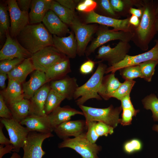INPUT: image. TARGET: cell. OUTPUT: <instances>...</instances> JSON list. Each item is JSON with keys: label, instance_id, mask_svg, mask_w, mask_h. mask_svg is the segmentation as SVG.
<instances>
[{"label": "cell", "instance_id": "cell-1", "mask_svg": "<svg viewBox=\"0 0 158 158\" xmlns=\"http://www.w3.org/2000/svg\"><path fill=\"white\" fill-rule=\"evenodd\" d=\"M158 2L153 0H142L141 6L143 14L139 25L135 27L132 39L134 44L143 51L147 50L150 42L157 33L156 23V8Z\"/></svg>", "mask_w": 158, "mask_h": 158}, {"label": "cell", "instance_id": "cell-2", "mask_svg": "<svg viewBox=\"0 0 158 158\" xmlns=\"http://www.w3.org/2000/svg\"><path fill=\"white\" fill-rule=\"evenodd\" d=\"M15 38L32 54L46 47L53 46L52 35L42 23L27 25Z\"/></svg>", "mask_w": 158, "mask_h": 158}, {"label": "cell", "instance_id": "cell-3", "mask_svg": "<svg viewBox=\"0 0 158 158\" xmlns=\"http://www.w3.org/2000/svg\"><path fill=\"white\" fill-rule=\"evenodd\" d=\"M107 65L100 62L97 69L89 79L84 84L79 86L76 90L73 99L78 105H83L88 100L95 99L101 100L102 97L98 94L104 75L105 73Z\"/></svg>", "mask_w": 158, "mask_h": 158}, {"label": "cell", "instance_id": "cell-4", "mask_svg": "<svg viewBox=\"0 0 158 158\" xmlns=\"http://www.w3.org/2000/svg\"><path fill=\"white\" fill-rule=\"evenodd\" d=\"M85 118L86 125L91 121L101 122L114 128L119 123V115L122 110L121 106L114 107L112 105L105 108L78 106Z\"/></svg>", "mask_w": 158, "mask_h": 158}, {"label": "cell", "instance_id": "cell-5", "mask_svg": "<svg viewBox=\"0 0 158 158\" xmlns=\"http://www.w3.org/2000/svg\"><path fill=\"white\" fill-rule=\"evenodd\" d=\"M86 132L73 138H68L63 140L58 144V147L71 148L82 158H99L98 155L102 150V147L89 141L86 138Z\"/></svg>", "mask_w": 158, "mask_h": 158}, {"label": "cell", "instance_id": "cell-6", "mask_svg": "<svg viewBox=\"0 0 158 158\" xmlns=\"http://www.w3.org/2000/svg\"><path fill=\"white\" fill-rule=\"evenodd\" d=\"M108 27L102 25L97 30V37L92 41L85 51L87 56H89L99 47L111 41L119 40L129 42L134 35L133 32L116 30L109 29Z\"/></svg>", "mask_w": 158, "mask_h": 158}, {"label": "cell", "instance_id": "cell-7", "mask_svg": "<svg viewBox=\"0 0 158 158\" xmlns=\"http://www.w3.org/2000/svg\"><path fill=\"white\" fill-rule=\"evenodd\" d=\"M66 56L53 46L44 48L32 54L31 59L35 70L44 73Z\"/></svg>", "mask_w": 158, "mask_h": 158}, {"label": "cell", "instance_id": "cell-8", "mask_svg": "<svg viewBox=\"0 0 158 158\" xmlns=\"http://www.w3.org/2000/svg\"><path fill=\"white\" fill-rule=\"evenodd\" d=\"M53 136L51 133L30 131L22 147L24 151L22 158H42L45 154L42 148L43 142Z\"/></svg>", "mask_w": 158, "mask_h": 158}, {"label": "cell", "instance_id": "cell-9", "mask_svg": "<svg viewBox=\"0 0 158 158\" xmlns=\"http://www.w3.org/2000/svg\"><path fill=\"white\" fill-rule=\"evenodd\" d=\"M131 47L129 42L121 41H119L113 48L109 45L102 46L99 49L96 58L102 61H107L108 65L111 66L123 60Z\"/></svg>", "mask_w": 158, "mask_h": 158}, {"label": "cell", "instance_id": "cell-10", "mask_svg": "<svg viewBox=\"0 0 158 158\" xmlns=\"http://www.w3.org/2000/svg\"><path fill=\"white\" fill-rule=\"evenodd\" d=\"M0 122L5 127L8 134L10 140L13 147L12 151L18 152L22 148L29 130L22 126L20 122L14 119L1 118Z\"/></svg>", "mask_w": 158, "mask_h": 158}, {"label": "cell", "instance_id": "cell-11", "mask_svg": "<svg viewBox=\"0 0 158 158\" xmlns=\"http://www.w3.org/2000/svg\"><path fill=\"white\" fill-rule=\"evenodd\" d=\"M155 44L150 50L135 56L128 54L122 61L107 67L105 74L115 73L117 70L124 67L139 65L145 62L153 60L158 62V39L154 40Z\"/></svg>", "mask_w": 158, "mask_h": 158}, {"label": "cell", "instance_id": "cell-12", "mask_svg": "<svg viewBox=\"0 0 158 158\" xmlns=\"http://www.w3.org/2000/svg\"><path fill=\"white\" fill-rule=\"evenodd\" d=\"M10 20L9 34L15 38L20 31L30 24L28 13L21 11L18 8L16 0L6 1Z\"/></svg>", "mask_w": 158, "mask_h": 158}, {"label": "cell", "instance_id": "cell-13", "mask_svg": "<svg viewBox=\"0 0 158 158\" xmlns=\"http://www.w3.org/2000/svg\"><path fill=\"white\" fill-rule=\"evenodd\" d=\"M71 26L74 32L77 42V54L80 56L84 55L87 45L97 30V26L83 23L76 17Z\"/></svg>", "mask_w": 158, "mask_h": 158}, {"label": "cell", "instance_id": "cell-14", "mask_svg": "<svg viewBox=\"0 0 158 158\" xmlns=\"http://www.w3.org/2000/svg\"><path fill=\"white\" fill-rule=\"evenodd\" d=\"M129 17L123 19H117L98 14L93 11L88 13L85 20L87 23H97L112 27L116 30L133 32L134 27L129 23Z\"/></svg>", "mask_w": 158, "mask_h": 158}, {"label": "cell", "instance_id": "cell-15", "mask_svg": "<svg viewBox=\"0 0 158 158\" xmlns=\"http://www.w3.org/2000/svg\"><path fill=\"white\" fill-rule=\"evenodd\" d=\"M6 40L0 51V60L16 58H31L32 54L24 48L9 32L6 34Z\"/></svg>", "mask_w": 158, "mask_h": 158}, {"label": "cell", "instance_id": "cell-16", "mask_svg": "<svg viewBox=\"0 0 158 158\" xmlns=\"http://www.w3.org/2000/svg\"><path fill=\"white\" fill-rule=\"evenodd\" d=\"M87 130L85 120H69L64 122L56 127L54 131L63 140L70 137H77Z\"/></svg>", "mask_w": 158, "mask_h": 158}, {"label": "cell", "instance_id": "cell-17", "mask_svg": "<svg viewBox=\"0 0 158 158\" xmlns=\"http://www.w3.org/2000/svg\"><path fill=\"white\" fill-rule=\"evenodd\" d=\"M51 89L71 100L73 99L74 94L79 86L77 79L68 75L60 80L49 82Z\"/></svg>", "mask_w": 158, "mask_h": 158}, {"label": "cell", "instance_id": "cell-18", "mask_svg": "<svg viewBox=\"0 0 158 158\" xmlns=\"http://www.w3.org/2000/svg\"><path fill=\"white\" fill-rule=\"evenodd\" d=\"M67 37L53 36V46L69 58H75L77 54V44L73 34L71 32Z\"/></svg>", "mask_w": 158, "mask_h": 158}, {"label": "cell", "instance_id": "cell-19", "mask_svg": "<svg viewBox=\"0 0 158 158\" xmlns=\"http://www.w3.org/2000/svg\"><path fill=\"white\" fill-rule=\"evenodd\" d=\"M51 89L49 83L38 90L29 100L30 102V115L42 116L47 115L44 113L45 102Z\"/></svg>", "mask_w": 158, "mask_h": 158}, {"label": "cell", "instance_id": "cell-20", "mask_svg": "<svg viewBox=\"0 0 158 158\" xmlns=\"http://www.w3.org/2000/svg\"><path fill=\"white\" fill-rule=\"evenodd\" d=\"M42 22L49 32L53 35L62 37L67 33H70L67 25L51 10L47 13Z\"/></svg>", "mask_w": 158, "mask_h": 158}, {"label": "cell", "instance_id": "cell-21", "mask_svg": "<svg viewBox=\"0 0 158 158\" xmlns=\"http://www.w3.org/2000/svg\"><path fill=\"white\" fill-rule=\"evenodd\" d=\"M20 123L25 125L30 131L42 133H51L54 131L47 115L42 116H29Z\"/></svg>", "mask_w": 158, "mask_h": 158}, {"label": "cell", "instance_id": "cell-22", "mask_svg": "<svg viewBox=\"0 0 158 158\" xmlns=\"http://www.w3.org/2000/svg\"><path fill=\"white\" fill-rule=\"evenodd\" d=\"M53 0H32L28 13L29 24L41 23L48 11L50 9Z\"/></svg>", "mask_w": 158, "mask_h": 158}, {"label": "cell", "instance_id": "cell-23", "mask_svg": "<svg viewBox=\"0 0 158 158\" xmlns=\"http://www.w3.org/2000/svg\"><path fill=\"white\" fill-rule=\"evenodd\" d=\"M46 83L45 73L35 70L29 80L22 84L24 98L30 100L35 93Z\"/></svg>", "mask_w": 158, "mask_h": 158}, {"label": "cell", "instance_id": "cell-24", "mask_svg": "<svg viewBox=\"0 0 158 158\" xmlns=\"http://www.w3.org/2000/svg\"><path fill=\"white\" fill-rule=\"evenodd\" d=\"M78 114L83 116L82 111L78 110L69 106H66L58 107L47 116L54 129L61 123L70 120L72 116Z\"/></svg>", "mask_w": 158, "mask_h": 158}, {"label": "cell", "instance_id": "cell-25", "mask_svg": "<svg viewBox=\"0 0 158 158\" xmlns=\"http://www.w3.org/2000/svg\"><path fill=\"white\" fill-rule=\"evenodd\" d=\"M71 72L69 58L66 56L55 63L45 72L47 83L62 79Z\"/></svg>", "mask_w": 158, "mask_h": 158}, {"label": "cell", "instance_id": "cell-26", "mask_svg": "<svg viewBox=\"0 0 158 158\" xmlns=\"http://www.w3.org/2000/svg\"><path fill=\"white\" fill-rule=\"evenodd\" d=\"M0 93L7 106L24 98L22 84L13 79H8L7 87Z\"/></svg>", "mask_w": 158, "mask_h": 158}, {"label": "cell", "instance_id": "cell-27", "mask_svg": "<svg viewBox=\"0 0 158 158\" xmlns=\"http://www.w3.org/2000/svg\"><path fill=\"white\" fill-rule=\"evenodd\" d=\"M35 70L31 58L26 59L8 73V78L22 84L25 82L28 75Z\"/></svg>", "mask_w": 158, "mask_h": 158}, {"label": "cell", "instance_id": "cell-28", "mask_svg": "<svg viewBox=\"0 0 158 158\" xmlns=\"http://www.w3.org/2000/svg\"><path fill=\"white\" fill-rule=\"evenodd\" d=\"M118 79L115 77V73L104 76L98 91V94L102 99L109 100L111 95L121 84Z\"/></svg>", "mask_w": 158, "mask_h": 158}, {"label": "cell", "instance_id": "cell-29", "mask_svg": "<svg viewBox=\"0 0 158 158\" xmlns=\"http://www.w3.org/2000/svg\"><path fill=\"white\" fill-rule=\"evenodd\" d=\"M142 0H110L111 6L113 10L120 17H129L130 9L134 6L138 8L141 6Z\"/></svg>", "mask_w": 158, "mask_h": 158}, {"label": "cell", "instance_id": "cell-30", "mask_svg": "<svg viewBox=\"0 0 158 158\" xmlns=\"http://www.w3.org/2000/svg\"><path fill=\"white\" fill-rule=\"evenodd\" d=\"M8 106L13 118L18 122L30 115V102L29 99L23 98Z\"/></svg>", "mask_w": 158, "mask_h": 158}, {"label": "cell", "instance_id": "cell-31", "mask_svg": "<svg viewBox=\"0 0 158 158\" xmlns=\"http://www.w3.org/2000/svg\"><path fill=\"white\" fill-rule=\"evenodd\" d=\"M50 10L66 25H71L75 18L74 11L61 5L56 0H53Z\"/></svg>", "mask_w": 158, "mask_h": 158}, {"label": "cell", "instance_id": "cell-32", "mask_svg": "<svg viewBox=\"0 0 158 158\" xmlns=\"http://www.w3.org/2000/svg\"><path fill=\"white\" fill-rule=\"evenodd\" d=\"M65 97L51 89L47 96L44 108L45 114L48 115L58 107Z\"/></svg>", "mask_w": 158, "mask_h": 158}, {"label": "cell", "instance_id": "cell-33", "mask_svg": "<svg viewBox=\"0 0 158 158\" xmlns=\"http://www.w3.org/2000/svg\"><path fill=\"white\" fill-rule=\"evenodd\" d=\"M6 3L0 4V39L2 41L7 32H9L10 20Z\"/></svg>", "mask_w": 158, "mask_h": 158}, {"label": "cell", "instance_id": "cell-34", "mask_svg": "<svg viewBox=\"0 0 158 158\" xmlns=\"http://www.w3.org/2000/svg\"><path fill=\"white\" fill-rule=\"evenodd\" d=\"M142 102L145 109L151 111L154 121H158V98L154 94H151L142 99Z\"/></svg>", "mask_w": 158, "mask_h": 158}, {"label": "cell", "instance_id": "cell-35", "mask_svg": "<svg viewBox=\"0 0 158 158\" xmlns=\"http://www.w3.org/2000/svg\"><path fill=\"white\" fill-rule=\"evenodd\" d=\"M119 71L120 75L125 80H132L138 77L143 78L139 65L126 67Z\"/></svg>", "mask_w": 158, "mask_h": 158}, {"label": "cell", "instance_id": "cell-36", "mask_svg": "<svg viewBox=\"0 0 158 158\" xmlns=\"http://www.w3.org/2000/svg\"><path fill=\"white\" fill-rule=\"evenodd\" d=\"M135 82L132 80H126L111 95L110 97H114L121 100L124 97L130 94Z\"/></svg>", "mask_w": 158, "mask_h": 158}, {"label": "cell", "instance_id": "cell-37", "mask_svg": "<svg viewBox=\"0 0 158 158\" xmlns=\"http://www.w3.org/2000/svg\"><path fill=\"white\" fill-rule=\"evenodd\" d=\"M158 62L156 61L150 60L139 64L142 73L143 78L147 82H150L154 75L156 66Z\"/></svg>", "mask_w": 158, "mask_h": 158}, {"label": "cell", "instance_id": "cell-38", "mask_svg": "<svg viewBox=\"0 0 158 158\" xmlns=\"http://www.w3.org/2000/svg\"><path fill=\"white\" fill-rule=\"evenodd\" d=\"M25 59L23 58H16L0 61V73L8 74L15 67L21 63Z\"/></svg>", "mask_w": 158, "mask_h": 158}, {"label": "cell", "instance_id": "cell-39", "mask_svg": "<svg viewBox=\"0 0 158 158\" xmlns=\"http://www.w3.org/2000/svg\"><path fill=\"white\" fill-rule=\"evenodd\" d=\"M98 4L99 8L104 14V16L117 19L121 17L113 10L109 0H99Z\"/></svg>", "mask_w": 158, "mask_h": 158}, {"label": "cell", "instance_id": "cell-40", "mask_svg": "<svg viewBox=\"0 0 158 158\" xmlns=\"http://www.w3.org/2000/svg\"><path fill=\"white\" fill-rule=\"evenodd\" d=\"M142 147L141 142L139 140L134 139L126 142L123 146L124 151L128 154L141 150Z\"/></svg>", "mask_w": 158, "mask_h": 158}, {"label": "cell", "instance_id": "cell-41", "mask_svg": "<svg viewBox=\"0 0 158 158\" xmlns=\"http://www.w3.org/2000/svg\"><path fill=\"white\" fill-rule=\"evenodd\" d=\"M96 133L99 137L107 136L114 133V128L112 127L101 122H96L95 125Z\"/></svg>", "mask_w": 158, "mask_h": 158}, {"label": "cell", "instance_id": "cell-42", "mask_svg": "<svg viewBox=\"0 0 158 158\" xmlns=\"http://www.w3.org/2000/svg\"><path fill=\"white\" fill-rule=\"evenodd\" d=\"M122 117L120 118L119 123L123 126L128 125L131 124L133 117L135 116L139 112L138 110H135L130 109H123Z\"/></svg>", "mask_w": 158, "mask_h": 158}, {"label": "cell", "instance_id": "cell-43", "mask_svg": "<svg viewBox=\"0 0 158 158\" xmlns=\"http://www.w3.org/2000/svg\"><path fill=\"white\" fill-rule=\"evenodd\" d=\"M97 5V3L94 0H85L79 3L76 8L79 11L89 13L94 11Z\"/></svg>", "mask_w": 158, "mask_h": 158}, {"label": "cell", "instance_id": "cell-44", "mask_svg": "<svg viewBox=\"0 0 158 158\" xmlns=\"http://www.w3.org/2000/svg\"><path fill=\"white\" fill-rule=\"evenodd\" d=\"M96 121L89 122L86 125L87 131L86 132V137L87 139L92 143L96 142L99 138L96 132L95 125Z\"/></svg>", "mask_w": 158, "mask_h": 158}, {"label": "cell", "instance_id": "cell-45", "mask_svg": "<svg viewBox=\"0 0 158 158\" xmlns=\"http://www.w3.org/2000/svg\"><path fill=\"white\" fill-rule=\"evenodd\" d=\"M0 117L6 119L13 118L12 113L7 105L2 95H0Z\"/></svg>", "mask_w": 158, "mask_h": 158}, {"label": "cell", "instance_id": "cell-46", "mask_svg": "<svg viewBox=\"0 0 158 158\" xmlns=\"http://www.w3.org/2000/svg\"><path fill=\"white\" fill-rule=\"evenodd\" d=\"M95 65V62L91 60H88L84 62L80 66L79 71L84 75H86L92 72Z\"/></svg>", "mask_w": 158, "mask_h": 158}, {"label": "cell", "instance_id": "cell-47", "mask_svg": "<svg viewBox=\"0 0 158 158\" xmlns=\"http://www.w3.org/2000/svg\"><path fill=\"white\" fill-rule=\"evenodd\" d=\"M61 5L74 11L77 4L79 0H56Z\"/></svg>", "mask_w": 158, "mask_h": 158}, {"label": "cell", "instance_id": "cell-48", "mask_svg": "<svg viewBox=\"0 0 158 158\" xmlns=\"http://www.w3.org/2000/svg\"><path fill=\"white\" fill-rule=\"evenodd\" d=\"M130 94H128L122 98L120 100L122 109H130L133 110H136L134 107L131 102Z\"/></svg>", "mask_w": 158, "mask_h": 158}, {"label": "cell", "instance_id": "cell-49", "mask_svg": "<svg viewBox=\"0 0 158 158\" xmlns=\"http://www.w3.org/2000/svg\"><path fill=\"white\" fill-rule=\"evenodd\" d=\"M31 1V0H16V2L18 8L21 11L28 13Z\"/></svg>", "mask_w": 158, "mask_h": 158}, {"label": "cell", "instance_id": "cell-50", "mask_svg": "<svg viewBox=\"0 0 158 158\" xmlns=\"http://www.w3.org/2000/svg\"><path fill=\"white\" fill-rule=\"evenodd\" d=\"M4 145H0V158H2L5 154L11 152L13 150V147L11 144L6 145L4 147Z\"/></svg>", "mask_w": 158, "mask_h": 158}, {"label": "cell", "instance_id": "cell-51", "mask_svg": "<svg viewBox=\"0 0 158 158\" xmlns=\"http://www.w3.org/2000/svg\"><path fill=\"white\" fill-rule=\"evenodd\" d=\"M4 126L3 124L0 122V144L1 145H6L11 144L10 140L4 135L2 130Z\"/></svg>", "mask_w": 158, "mask_h": 158}, {"label": "cell", "instance_id": "cell-52", "mask_svg": "<svg viewBox=\"0 0 158 158\" xmlns=\"http://www.w3.org/2000/svg\"><path fill=\"white\" fill-rule=\"evenodd\" d=\"M129 12L130 14L137 17L140 19L141 18L143 14V10L141 7L137 8H131Z\"/></svg>", "mask_w": 158, "mask_h": 158}, {"label": "cell", "instance_id": "cell-53", "mask_svg": "<svg viewBox=\"0 0 158 158\" xmlns=\"http://www.w3.org/2000/svg\"><path fill=\"white\" fill-rule=\"evenodd\" d=\"M140 22V19L134 15H132L129 17V23L131 25L135 28H137Z\"/></svg>", "mask_w": 158, "mask_h": 158}, {"label": "cell", "instance_id": "cell-54", "mask_svg": "<svg viewBox=\"0 0 158 158\" xmlns=\"http://www.w3.org/2000/svg\"><path fill=\"white\" fill-rule=\"evenodd\" d=\"M8 78L7 74L0 73V87L2 90L6 88L5 81Z\"/></svg>", "mask_w": 158, "mask_h": 158}, {"label": "cell", "instance_id": "cell-55", "mask_svg": "<svg viewBox=\"0 0 158 158\" xmlns=\"http://www.w3.org/2000/svg\"><path fill=\"white\" fill-rule=\"evenodd\" d=\"M10 158H21L20 156L16 152H14Z\"/></svg>", "mask_w": 158, "mask_h": 158}, {"label": "cell", "instance_id": "cell-56", "mask_svg": "<svg viewBox=\"0 0 158 158\" xmlns=\"http://www.w3.org/2000/svg\"><path fill=\"white\" fill-rule=\"evenodd\" d=\"M152 130L157 132L158 133V125L155 124L153 125L152 127Z\"/></svg>", "mask_w": 158, "mask_h": 158}, {"label": "cell", "instance_id": "cell-57", "mask_svg": "<svg viewBox=\"0 0 158 158\" xmlns=\"http://www.w3.org/2000/svg\"><path fill=\"white\" fill-rule=\"evenodd\" d=\"M157 18L156 23V28L157 32V33L158 34V14L157 16Z\"/></svg>", "mask_w": 158, "mask_h": 158}, {"label": "cell", "instance_id": "cell-58", "mask_svg": "<svg viewBox=\"0 0 158 158\" xmlns=\"http://www.w3.org/2000/svg\"><path fill=\"white\" fill-rule=\"evenodd\" d=\"M155 13L157 16L158 14V5L156 8V11H155Z\"/></svg>", "mask_w": 158, "mask_h": 158}, {"label": "cell", "instance_id": "cell-59", "mask_svg": "<svg viewBox=\"0 0 158 158\" xmlns=\"http://www.w3.org/2000/svg\"></svg>", "mask_w": 158, "mask_h": 158}]
</instances>
